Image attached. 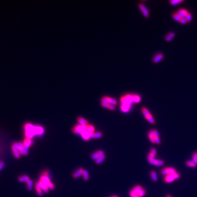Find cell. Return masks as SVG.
Segmentation results:
<instances>
[{
  "mask_svg": "<svg viewBox=\"0 0 197 197\" xmlns=\"http://www.w3.org/2000/svg\"><path fill=\"white\" fill-rule=\"evenodd\" d=\"M165 197H172L171 196V195H170V194H168Z\"/></svg>",
  "mask_w": 197,
  "mask_h": 197,
  "instance_id": "60d3db41",
  "label": "cell"
},
{
  "mask_svg": "<svg viewBox=\"0 0 197 197\" xmlns=\"http://www.w3.org/2000/svg\"><path fill=\"white\" fill-rule=\"evenodd\" d=\"M18 180L21 182H27L30 179L29 176L27 175H22L18 177Z\"/></svg>",
  "mask_w": 197,
  "mask_h": 197,
  "instance_id": "d4e9b609",
  "label": "cell"
},
{
  "mask_svg": "<svg viewBox=\"0 0 197 197\" xmlns=\"http://www.w3.org/2000/svg\"><path fill=\"white\" fill-rule=\"evenodd\" d=\"M102 134L101 132L97 131V132L95 133V138L99 139V138H102Z\"/></svg>",
  "mask_w": 197,
  "mask_h": 197,
  "instance_id": "e575fe53",
  "label": "cell"
},
{
  "mask_svg": "<svg viewBox=\"0 0 197 197\" xmlns=\"http://www.w3.org/2000/svg\"><path fill=\"white\" fill-rule=\"evenodd\" d=\"M25 138H32L35 136L41 137L44 133V128L41 125H34L31 123H26L24 126Z\"/></svg>",
  "mask_w": 197,
  "mask_h": 197,
  "instance_id": "6da1fadb",
  "label": "cell"
},
{
  "mask_svg": "<svg viewBox=\"0 0 197 197\" xmlns=\"http://www.w3.org/2000/svg\"><path fill=\"white\" fill-rule=\"evenodd\" d=\"M26 183H27V188L30 191L32 190V187H33V181H32L30 179L29 181L26 182Z\"/></svg>",
  "mask_w": 197,
  "mask_h": 197,
  "instance_id": "f1b7e54d",
  "label": "cell"
},
{
  "mask_svg": "<svg viewBox=\"0 0 197 197\" xmlns=\"http://www.w3.org/2000/svg\"><path fill=\"white\" fill-rule=\"evenodd\" d=\"M185 18L186 19V20H187V21H188V22L191 21V20H192V15L191 14V13H188V14L187 15V16H186V18Z\"/></svg>",
  "mask_w": 197,
  "mask_h": 197,
  "instance_id": "d590c367",
  "label": "cell"
},
{
  "mask_svg": "<svg viewBox=\"0 0 197 197\" xmlns=\"http://www.w3.org/2000/svg\"><path fill=\"white\" fill-rule=\"evenodd\" d=\"M133 99H134V102L138 103L141 101V97L138 95H133Z\"/></svg>",
  "mask_w": 197,
  "mask_h": 197,
  "instance_id": "f546056e",
  "label": "cell"
},
{
  "mask_svg": "<svg viewBox=\"0 0 197 197\" xmlns=\"http://www.w3.org/2000/svg\"><path fill=\"white\" fill-rule=\"evenodd\" d=\"M172 18H173L174 19L176 20V21H179V22L180 21V20H181V18L180 17V16L177 14V13H175V14H172Z\"/></svg>",
  "mask_w": 197,
  "mask_h": 197,
  "instance_id": "d6a6232c",
  "label": "cell"
},
{
  "mask_svg": "<svg viewBox=\"0 0 197 197\" xmlns=\"http://www.w3.org/2000/svg\"><path fill=\"white\" fill-rule=\"evenodd\" d=\"M186 165L187 166L189 167V168H196L197 166V164H196L194 161H193L192 160H187L186 162Z\"/></svg>",
  "mask_w": 197,
  "mask_h": 197,
  "instance_id": "cb8c5ba5",
  "label": "cell"
},
{
  "mask_svg": "<svg viewBox=\"0 0 197 197\" xmlns=\"http://www.w3.org/2000/svg\"><path fill=\"white\" fill-rule=\"evenodd\" d=\"M180 174L177 171L174 174H169L166 176H164V181L166 183H170L173 182L174 181L179 179L180 178Z\"/></svg>",
  "mask_w": 197,
  "mask_h": 197,
  "instance_id": "5b68a950",
  "label": "cell"
},
{
  "mask_svg": "<svg viewBox=\"0 0 197 197\" xmlns=\"http://www.w3.org/2000/svg\"><path fill=\"white\" fill-rule=\"evenodd\" d=\"M163 59V55L162 53H158L153 58V61L154 63H158L162 60Z\"/></svg>",
  "mask_w": 197,
  "mask_h": 197,
  "instance_id": "2e32d148",
  "label": "cell"
},
{
  "mask_svg": "<svg viewBox=\"0 0 197 197\" xmlns=\"http://www.w3.org/2000/svg\"><path fill=\"white\" fill-rule=\"evenodd\" d=\"M141 111H142V114H144V117H145V118L146 119V120H147L149 123H150L151 124H155V121L151 113H150V112L147 109V108L145 107L142 108Z\"/></svg>",
  "mask_w": 197,
  "mask_h": 197,
  "instance_id": "8992f818",
  "label": "cell"
},
{
  "mask_svg": "<svg viewBox=\"0 0 197 197\" xmlns=\"http://www.w3.org/2000/svg\"><path fill=\"white\" fill-rule=\"evenodd\" d=\"M189 12L187 11V10H186V9H180L177 11V12L176 13L177 14L179 15V16L181 17V18H186V16L187 14H188V13Z\"/></svg>",
  "mask_w": 197,
  "mask_h": 197,
  "instance_id": "ac0fdd59",
  "label": "cell"
},
{
  "mask_svg": "<svg viewBox=\"0 0 197 197\" xmlns=\"http://www.w3.org/2000/svg\"><path fill=\"white\" fill-rule=\"evenodd\" d=\"M111 104H107V103H104V102H101V105H102V106L104 107L105 108H109V107L110 106Z\"/></svg>",
  "mask_w": 197,
  "mask_h": 197,
  "instance_id": "f35d334b",
  "label": "cell"
},
{
  "mask_svg": "<svg viewBox=\"0 0 197 197\" xmlns=\"http://www.w3.org/2000/svg\"><path fill=\"white\" fill-rule=\"evenodd\" d=\"M33 141L32 138H25L23 142V144L24 146V148H25V154L24 155H27L28 153H29V148L31 147L32 144H33Z\"/></svg>",
  "mask_w": 197,
  "mask_h": 197,
  "instance_id": "30bf717a",
  "label": "cell"
},
{
  "mask_svg": "<svg viewBox=\"0 0 197 197\" xmlns=\"http://www.w3.org/2000/svg\"><path fill=\"white\" fill-rule=\"evenodd\" d=\"M175 33L171 32L169 33L166 36L165 40L167 41V42H170V41H171L172 39L175 37Z\"/></svg>",
  "mask_w": 197,
  "mask_h": 197,
  "instance_id": "484cf974",
  "label": "cell"
},
{
  "mask_svg": "<svg viewBox=\"0 0 197 197\" xmlns=\"http://www.w3.org/2000/svg\"><path fill=\"white\" fill-rule=\"evenodd\" d=\"M192 160L197 164V152L194 153L192 155Z\"/></svg>",
  "mask_w": 197,
  "mask_h": 197,
  "instance_id": "8d00e7d4",
  "label": "cell"
},
{
  "mask_svg": "<svg viewBox=\"0 0 197 197\" xmlns=\"http://www.w3.org/2000/svg\"><path fill=\"white\" fill-rule=\"evenodd\" d=\"M18 150L20 155L25 154V148L23 144L21 142H18Z\"/></svg>",
  "mask_w": 197,
  "mask_h": 197,
  "instance_id": "44dd1931",
  "label": "cell"
},
{
  "mask_svg": "<svg viewBox=\"0 0 197 197\" xmlns=\"http://www.w3.org/2000/svg\"><path fill=\"white\" fill-rule=\"evenodd\" d=\"M35 189H36V191L37 194H38L39 196H43V191H42V189H41L38 182H36L35 184Z\"/></svg>",
  "mask_w": 197,
  "mask_h": 197,
  "instance_id": "d6986e66",
  "label": "cell"
},
{
  "mask_svg": "<svg viewBox=\"0 0 197 197\" xmlns=\"http://www.w3.org/2000/svg\"><path fill=\"white\" fill-rule=\"evenodd\" d=\"M103 155H105V153L104 152V151H102V150H97V151H95V152L92 153L91 157L92 159L95 160L100 157L103 156Z\"/></svg>",
  "mask_w": 197,
  "mask_h": 197,
  "instance_id": "4fadbf2b",
  "label": "cell"
},
{
  "mask_svg": "<svg viewBox=\"0 0 197 197\" xmlns=\"http://www.w3.org/2000/svg\"><path fill=\"white\" fill-rule=\"evenodd\" d=\"M84 171H85V170H84L83 168H80L78 169L77 170H76L74 172V173H73L72 174L73 177L75 178V179H77V178L80 177V176H83Z\"/></svg>",
  "mask_w": 197,
  "mask_h": 197,
  "instance_id": "5bb4252c",
  "label": "cell"
},
{
  "mask_svg": "<svg viewBox=\"0 0 197 197\" xmlns=\"http://www.w3.org/2000/svg\"><path fill=\"white\" fill-rule=\"evenodd\" d=\"M39 181L44 183L49 189H54L55 188V185L51 181L49 172L48 170H44L43 171L42 175L39 177Z\"/></svg>",
  "mask_w": 197,
  "mask_h": 197,
  "instance_id": "3957f363",
  "label": "cell"
},
{
  "mask_svg": "<svg viewBox=\"0 0 197 197\" xmlns=\"http://www.w3.org/2000/svg\"><path fill=\"white\" fill-rule=\"evenodd\" d=\"M105 158H106V156L105 155H103L102 157H100V158H99L98 159H97L96 160H95V163L97 164H100L101 163H102L105 160Z\"/></svg>",
  "mask_w": 197,
  "mask_h": 197,
  "instance_id": "83f0119b",
  "label": "cell"
},
{
  "mask_svg": "<svg viewBox=\"0 0 197 197\" xmlns=\"http://www.w3.org/2000/svg\"><path fill=\"white\" fill-rule=\"evenodd\" d=\"M138 7H139L140 10L141 11L142 14H143L144 17H146V18L149 17V11H148L147 8H146V7L145 6V5H144L142 4H139L138 5Z\"/></svg>",
  "mask_w": 197,
  "mask_h": 197,
  "instance_id": "9a60e30c",
  "label": "cell"
},
{
  "mask_svg": "<svg viewBox=\"0 0 197 197\" xmlns=\"http://www.w3.org/2000/svg\"><path fill=\"white\" fill-rule=\"evenodd\" d=\"M80 135L81 136V138L85 141H89L91 139V134L87 131H83V133L80 134Z\"/></svg>",
  "mask_w": 197,
  "mask_h": 197,
  "instance_id": "e0dca14e",
  "label": "cell"
},
{
  "mask_svg": "<svg viewBox=\"0 0 197 197\" xmlns=\"http://www.w3.org/2000/svg\"><path fill=\"white\" fill-rule=\"evenodd\" d=\"M87 130V126H84L80 124H77L72 129V131L75 134L80 135L82 133Z\"/></svg>",
  "mask_w": 197,
  "mask_h": 197,
  "instance_id": "8fae6325",
  "label": "cell"
},
{
  "mask_svg": "<svg viewBox=\"0 0 197 197\" xmlns=\"http://www.w3.org/2000/svg\"><path fill=\"white\" fill-rule=\"evenodd\" d=\"M176 172H177V170H176V169L174 168V167L168 166L165 167V168H164L163 169L161 170L160 174H162V175L165 176L168 175H169V174H174Z\"/></svg>",
  "mask_w": 197,
  "mask_h": 197,
  "instance_id": "9c48e42d",
  "label": "cell"
},
{
  "mask_svg": "<svg viewBox=\"0 0 197 197\" xmlns=\"http://www.w3.org/2000/svg\"><path fill=\"white\" fill-rule=\"evenodd\" d=\"M131 107V105L122 104V105L121 106V109L124 112H129V110H130Z\"/></svg>",
  "mask_w": 197,
  "mask_h": 197,
  "instance_id": "603a6c76",
  "label": "cell"
},
{
  "mask_svg": "<svg viewBox=\"0 0 197 197\" xmlns=\"http://www.w3.org/2000/svg\"><path fill=\"white\" fill-rule=\"evenodd\" d=\"M12 149L13 154L16 158H19L20 154L18 150V142H14L12 146Z\"/></svg>",
  "mask_w": 197,
  "mask_h": 197,
  "instance_id": "7c38bea8",
  "label": "cell"
},
{
  "mask_svg": "<svg viewBox=\"0 0 197 197\" xmlns=\"http://www.w3.org/2000/svg\"><path fill=\"white\" fill-rule=\"evenodd\" d=\"M183 1L182 0H172V1H170V3L172 5H177L179 3H181L183 2Z\"/></svg>",
  "mask_w": 197,
  "mask_h": 197,
  "instance_id": "1f68e13d",
  "label": "cell"
},
{
  "mask_svg": "<svg viewBox=\"0 0 197 197\" xmlns=\"http://www.w3.org/2000/svg\"><path fill=\"white\" fill-rule=\"evenodd\" d=\"M77 121L79 124L80 125H84V126H87L88 125H89V123H88V121L83 117H78L77 118Z\"/></svg>",
  "mask_w": 197,
  "mask_h": 197,
  "instance_id": "ffe728a7",
  "label": "cell"
},
{
  "mask_svg": "<svg viewBox=\"0 0 197 197\" xmlns=\"http://www.w3.org/2000/svg\"><path fill=\"white\" fill-rule=\"evenodd\" d=\"M133 95L131 94H127L122 96L121 98V101L122 104L131 105L133 102H134V99Z\"/></svg>",
  "mask_w": 197,
  "mask_h": 197,
  "instance_id": "52a82bcc",
  "label": "cell"
},
{
  "mask_svg": "<svg viewBox=\"0 0 197 197\" xmlns=\"http://www.w3.org/2000/svg\"><path fill=\"white\" fill-rule=\"evenodd\" d=\"M148 138L149 141L153 144H159L161 142V140L159 132L155 129H152L148 132Z\"/></svg>",
  "mask_w": 197,
  "mask_h": 197,
  "instance_id": "277c9868",
  "label": "cell"
},
{
  "mask_svg": "<svg viewBox=\"0 0 197 197\" xmlns=\"http://www.w3.org/2000/svg\"><path fill=\"white\" fill-rule=\"evenodd\" d=\"M129 196H130V197H140L134 191H133L132 189H131L130 192H129Z\"/></svg>",
  "mask_w": 197,
  "mask_h": 197,
  "instance_id": "836d02e7",
  "label": "cell"
},
{
  "mask_svg": "<svg viewBox=\"0 0 197 197\" xmlns=\"http://www.w3.org/2000/svg\"><path fill=\"white\" fill-rule=\"evenodd\" d=\"M180 22L182 24H186L188 21H187V20H186V19L185 18H182L181 19V20H180Z\"/></svg>",
  "mask_w": 197,
  "mask_h": 197,
  "instance_id": "74e56055",
  "label": "cell"
},
{
  "mask_svg": "<svg viewBox=\"0 0 197 197\" xmlns=\"http://www.w3.org/2000/svg\"><path fill=\"white\" fill-rule=\"evenodd\" d=\"M5 164L3 162H0V170H2L4 168Z\"/></svg>",
  "mask_w": 197,
  "mask_h": 197,
  "instance_id": "ab89813d",
  "label": "cell"
},
{
  "mask_svg": "<svg viewBox=\"0 0 197 197\" xmlns=\"http://www.w3.org/2000/svg\"><path fill=\"white\" fill-rule=\"evenodd\" d=\"M117 197V196H112V197Z\"/></svg>",
  "mask_w": 197,
  "mask_h": 197,
  "instance_id": "b9f144b4",
  "label": "cell"
},
{
  "mask_svg": "<svg viewBox=\"0 0 197 197\" xmlns=\"http://www.w3.org/2000/svg\"><path fill=\"white\" fill-rule=\"evenodd\" d=\"M150 174V177H151V179L152 180V181L156 182L158 181V176L157 174V172L155 171L154 170H151L149 172Z\"/></svg>",
  "mask_w": 197,
  "mask_h": 197,
  "instance_id": "7402d4cb",
  "label": "cell"
},
{
  "mask_svg": "<svg viewBox=\"0 0 197 197\" xmlns=\"http://www.w3.org/2000/svg\"><path fill=\"white\" fill-rule=\"evenodd\" d=\"M95 127H94L93 125L89 124L87 126V130H86V131H88V132L90 134H93V133H95Z\"/></svg>",
  "mask_w": 197,
  "mask_h": 197,
  "instance_id": "4316f807",
  "label": "cell"
},
{
  "mask_svg": "<svg viewBox=\"0 0 197 197\" xmlns=\"http://www.w3.org/2000/svg\"><path fill=\"white\" fill-rule=\"evenodd\" d=\"M157 153V151L155 148H152L150 149L149 153L147 154V160L148 162L151 165L156 166H162L164 164V162L162 159H156V156Z\"/></svg>",
  "mask_w": 197,
  "mask_h": 197,
  "instance_id": "7a4b0ae2",
  "label": "cell"
},
{
  "mask_svg": "<svg viewBox=\"0 0 197 197\" xmlns=\"http://www.w3.org/2000/svg\"><path fill=\"white\" fill-rule=\"evenodd\" d=\"M83 179L85 180V181H87V180H89V172H88L87 170H85V171H84V174L83 175Z\"/></svg>",
  "mask_w": 197,
  "mask_h": 197,
  "instance_id": "4dcf8cb0",
  "label": "cell"
},
{
  "mask_svg": "<svg viewBox=\"0 0 197 197\" xmlns=\"http://www.w3.org/2000/svg\"><path fill=\"white\" fill-rule=\"evenodd\" d=\"M131 189L134 191L140 197H144L146 194V191L145 190V189L144 188L140 185H138L135 186Z\"/></svg>",
  "mask_w": 197,
  "mask_h": 197,
  "instance_id": "ba28073f",
  "label": "cell"
}]
</instances>
